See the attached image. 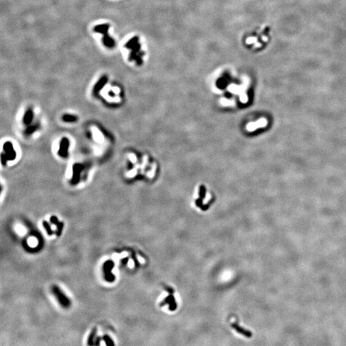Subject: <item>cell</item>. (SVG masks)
Masks as SVG:
<instances>
[{"instance_id":"cell-15","label":"cell","mask_w":346,"mask_h":346,"mask_svg":"<svg viewBox=\"0 0 346 346\" xmlns=\"http://www.w3.org/2000/svg\"><path fill=\"white\" fill-rule=\"evenodd\" d=\"M50 222H51V224H54L55 226L57 225V224L59 222V221L58 220V218L56 217V216H51L50 217Z\"/></svg>"},{"instance_id":"cell-7","label":"cell","mask_w":346,"mask_h":346,"mask_svg":"<svg viewBox=\"0 0 346 346\" xmlns=\"http://www.w3.org/2000/svg\"><path fill=\"white\" fill-rule=\"evenodd\" d=\"M107 77L106 76H103L101 78L94 88L93 93L94 95H96L99 93V92H100L102 88L105 86V85L107 82Z\"/></svg>"},{"instance_id":"cell-12","label":"cell","mask_w":346,"mask_h":346,"mask_svg":"<svg viewBox=\"0 0 346 346\" xmlns=\"http://www.w3.org/2000/svg\"><path fill=\"white\" fill-rule=\"evenodd\" d=\"M42 226H43V227L44 228V229L46 231L47 234L49 236H51L54 234V231L52 230V229L51 228V226L48 223V222L47 221H43L42 222Z\"/></svg>"},{"instance_id":"cell-8","label":"cell","mask_w":346,"mask_h":346,"mask_svg":"<svg viewBox=\"0 0 346 346\" xmlns=\"http://www.w3.org/2000/svg\"><path fill=\"white\" fill-rule=\"evenodd\" d=\"M82 166L80 165H75V166H74L73 168V171H74V173H73V178L72 180V182L73 183H78L80 178V173L81 170H82Z\"/></svg>"},{"instance_id":"cell-6","label":"cell","mask_w":346,"mask_h":346,"mask_svg":"<svg viewBox=\"0 0 346 346\" xmlns=\"http://www.w3.org/2000/svg\"><path fill=\"white\" fill-rule=\"evenodd\" d=\"M69 140L68 139H67L66 138H63L62 141H61V147H60V150L58 151V153L60 154V156L63 157V158H65L68 156V147H69Z\"/></svg>"},{"instance_id":"cell-1","label":"cell","mask_w":346,"mask_h":346,"mask_svg":"<svg viewBox=\"0 0 346 346\" xmlns=\"http://www.w3.org/2000/svg\"><path fill=\"white\" fill-rule=\"evenodd\" d=\"M109 24H103L97 25L94 28V30L96 32L101 33V34L103 35L104 37L103 38V44L109 48H112L115 46V43L114 39L109 36L108 35V30H109Z\"/></svg>"},{"instance_id":"cell-13","label":"cell","mask_w":346,"mask_h":346,"mask_svg":"<svg viewBox=\"0 0 346 346\" xmlns=\"http://www.w3.org/2000/svg\"><path fill=\"white\" fill-rule=\"evenodd\" d=\"M102 339L103 340V341L105 342V344L108 345V346H112V345H115L114 344V342L113 341V340L110 338V337L108 335H105L102 337Z\"/></svg>"},{"instance_id":"cell-17","label":"cell","mask_w":346,"mask_h":346,"mask_svg":"<svg viewBox=\"0 0 346 346\" xmlns=\"http://www.w3.org/2000/svg\"><path fill=\"white\" fill-rule=\"evenodd\" d=\"M128 258H122V262L124 263V264H126V263L128 262Z\"/></svg>"},{"instance_id":"cell-16","label":"cell","mask_w":346,"mask_h":346,"mask_svg":"<svg viewBox=\"0 0 346 346\" xmlns=\"http://www.w3.org/2000/svg\"><path fill=\"white\" fill-rule=\"evenodd\" d=\"M101 339H102V338H101L100 337L98 336V337L96 338V340H95V342H94V345H100V343H101Z\"/></svg>"},{"instance_id":"cell-14","label":"cell","mask_w":346,"mask_h":346,"mask_svg":"<svg viewBox=\"0 0 346 346\" xmlns=\"http://www.w3.org/2000/svg\"><path fill=\"white\" fill-rule=\"evenodd\" d=\"M56 226V229L55 234L57 236H60L62 234L63 228V226H64V224H63V222H59Z\"/></svg>"},{"instance_id":"cell-10","label":"cell","mask_w":346,"mask_h":346,"mask_svg":"<svg viewBox=\"0 0 346 346\" xmlns=\"http://www.w3.org/2000/svg\"><path fill=\"white\" fill-rule=\"evenodd\" d=\"M33 117V112L31 111V110H28L26 112V113L25 114V115H24V124L30 125L31 121H32Z\"/></svg>"},{"instance_id":"cell-9","label":"cell","mask_w":346,"mask_h":346,"mask_svg":"<svg viewBox=\"0 0 346 346\" xmlns=\"http://www.w3.org/2000/svg\"><path fill=\"white\" fill-rule=\"evenodd\" d=\"M97 331H98V330H97L96 327H94L93 329L91 330V332L89 335V337H88V338H87V345H94L95 339H96V338Z\"/></svg>"},{"instance_id":"cell-2","label":"cell","mask_w":346,"mask_h":346,"mask_svg":"<svg viewBox=\"0 0 346 346\" xmlns=\"http://www.w3.org/2000/svg\"><path fill=\"white\" fill-rule=\"evenodd\" d=\"M51 291L53 292V294L55 296V298L57 299V301H58V303L61 304V305L62 307L68 308L70 306V305H71L70 300L58 286H53Z\"/></svg>"},{"instance_id":"cell-11","label":"cell","mask_w":346,"mask_h":346,"mask_svg":"<svg viewBox=\"0 0 346 346\" xmlns=\"http://www.w3.org/2000/svg\"><path fill=\"white\" fill-rule=\"evenodd\" d=\"M62 119H63V121H65V122H76L78 120V117H76V116L73 115L65 114L62 117Z\"/></svg>"},{"instance_id":"cell-3","label":"cell","mask_w":346,"mask_h":346,"mask_svg":"<svg viewBox=\"0 0 346 346\" xmlns=\"http://www.w3.org/2000/svg\"><path fill=\"white\" fill-rule=\"evenodd\" d=\"M126 48L131 51L130 59L139 63L141 60L140 59V56L137 54L138 52L140 53V45L139 43H138V38H133L132 39L128 41L126 43Z\"/></svg>"},{"instance_id":"cell-5","label":"cell","mask_w":346,"mask_h":346,"mask_svg":"<svg viewBox=\"0 0 346 346\" xmlns=\"http://www.w3.org/2000/svg\"><path fill=\"white\" fill-rule=\"evenodd\" d=\"M267 123L268 122L266 119L262 118L260 119L258 121H257L256 122H249V124L247 125L246 128L249 132H253L254 130H255L258 128H264V127H266L267 125Z\"/></svg>"},{"instance_id":"cell-4","label":"cell","mask_w":346,"mask_h":346,"mask_svg":"<svg viewBox=\"0 0 346 346\" xmlns=\"http://www.w3.org/2000/svg\"><path fill=\"white\" fill-rule=\"evenodd\" d=\"M114 266L115 263L114 262V261L110 260L106 261L103 263V271L104 273L105 280L109 282V283H111V282L115 281V275L112 273V271L114 269Z\"/></svg>"}]
</instances>
